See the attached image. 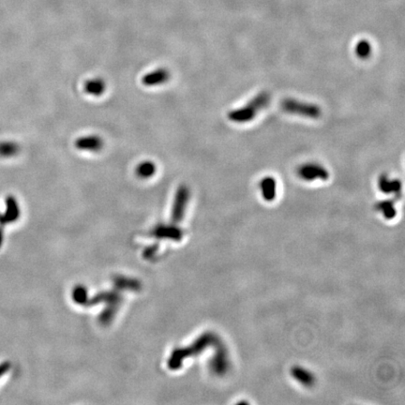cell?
<instances>
[{"label":"cell","mask_w":405,"mask_h":405,"mask_svg":"<svg viewBox=\"0 0 405 405\" xmlns=\"http://www.w3.org/2000/svg\"><path fill=\"white\" fill-rule=\"evenodd\" d=\"M270 94L267 91L260 92L241 108L236 109L228 113L229 119L236 123L249 122L258 114L261 110L267 106L270 102Z\"/></svg>","instance_id":"1"},{"label":"cell","mask_w":405,"mask_h":405,"mask_svg":"<svg viewBox=\"0 0 405 405\" xmlns=\"http://www.w3.org/2000/svg\"><path fill=\"white\" fill-rule=\"evenodd\" d=\"M281 108L288 113L301 115L308 119H318L322 114L321 108L314 103H305L295 99H284L281 102Z\"/></svg>","instance_id":"2"},{"label":"cell","mask_w":405,"mask_h":405,"mask_svg":"<svg viewBox=\"0 0 405 405\" xmlns=\"http://www.w3.org/2000/svg\"><path fill=\"white\" fill-rule=\"evenodd\" d=\"M298 176L306 181H314L315 179L326 180L330 178V173L327 170L316 163H308L304 164L297 171Z\"/></svg>","instance_id":"3"},{"label":"cell","mask_w":405,"mask_h":405,"mask_svg":"<svg viewBox=\"0 0 405 405\" xmlns=\"http://www.w3.org/2000/svg\"><path fill=\"white\" fill-rule=\"evenodd\" d=\"M189 189L187 186L181 185L178 189L175 205H173V218L179 221L183 216L185 207L189 201Z\"/></svg>","instance_id":"4"},{"label":"cell","mask_w":405,"mask_h":405,"mask_svg":"<svg viewBox=\"0 0 405 405\" xmlns=\"http://www.w3.org/2000/svg\"><path fill=\"white\" fill-rule=\"evenodd\" d=\"M75 146L80 150L86 151H99L103 146V141L101 137L96 135H89L78 138L75 142Z\"/></svg>","instance_id":"5"},{"label":"cell","mask_w":405,"mask_h":405,"mask_svg":"<svg viewBox=\"0 0 405 405\" xmlns=\"http://www.w3.org/2000/svg\"><path fill=\"white\" fill-rule=\"evenodd\" d=\"M170 78V73L166 69H158L146 73L143 77L142 83L146 87H154L164 84Z\"/></svg>","instance_id":"6"},{"label":"cell","mask_w":405,"mask_h":405,"mask_svg":"<svg viewBox=\"0 0 405 405\" xmlns=\"http://www.w3.org/2000/svg\"><path fill=\"white\" fill-rule=\"evenodd\" d=\"M379 189H381L384 194H400L401 189V183L399 179H390L385 176L382 175L379 179Z\"/></svg>","instance_id":"7"},{"label":"cell","mask_w":405,"mask_h":405,"mask_svg":"<svg viewBox=\"0 0 405 405\" xmlns=\"http://www.w3.org/2000/svg\"><path fill=\"white\" fill-rule=\"evenodd\" d=\"M291 373H292L293 377L303 385L312 387L315 382V377H314V374L304 368L296 366L291 370Z\"/></svg>","instance_id":"8"},{"label":"cell","mask_w":405,"mask_h":405,"mask_svg":"<svg viewBox=\"0 0 405 405\" xmlns=\"http://www.w3.org/2000/svg\"><path fill=\"white\" fill-rule=\"evenodd\" d=\"M260 189L262 191V196L265 201H272L275 199L277 184L275 179L271 177H266L262 179L260 182Z\"/></svg>","instance_id":"9"},{"label":"cell","mask_w":405,"mask_h":405,"mask_svg":"<svg viewBox=\"0 0 405 405\" xmlns=\"http://www.w3.org/2000/svg\"><path fill=\"white\" fill-rule=\"evenodd\" d=\"M106 85L101 78H94L87 80L85 84V91L91 96H100L105 90Z\"/></svg>","instance_id":"10"},{"label":"cell","mask_w":405,"mask_h":405,"mask_svg":"<svg viewBox=\"0 0 405 405\" xmlns=\"http://www.w3.org/2000/svg\"><path fill=\"white\" fill-rule=\"evenodd\" d=\"M156 170H157V167L154 162L146 161V162H141L138 164L135 172L141 179H148V178H151L152 176H154V173H156Z\"/></svg>","instance_id":"11"},{"label":"cell","mask_w":405,"mask_h":405,"mask_svg":"<svg viewBox=\"0 0 405 405\" xmlns=\"http://www.w3.org/2000/svg\"><path fill=\"white\" fill-rule=\"evenodd\" d=\"M375 207L388 220L393 219L396 216V208H395L394 203L392 201H380V202L377 203V205H376Z\"/></svg>","instance_id":"12"},{"label":"cell","mask_w":405,"mask_h":405,"mask_svg":"<svg viewBox=\"0 0 405 405\" xmlns=\"http://www.w3.org/2000/svg\"><path fill=\"white\" fill-rule=\"evenodd\" d=\"M371 53H372V46L368 41L362 40L357 43L356 46V54L358 57L363 60L367 59L371 55Z\"/></svg>","instance_id":"13"},{"label":"cell","mask_w":405,"mask_h":405,"mask_svg":"<svg viewBox=\"0 0 405 405\" xmlns=\"http://www.w3.org/2000/svg\"><path fill=\"white\" fill-rule=\"evenodd\" d=\"M19 150L18 146L13 143H3L0 144V155L4 157H10L16 154Z\"/></svg>","instance_id":"14"},{"label":"cell","mask_w":405,"mask_h":405,"mask_svg":"<svg viewBox=\"0 0 405 405\" xmlns=\"http://www.w3.org/2000/svg\"><path fill=\"white\" fill-rule=\"evenodd\" d=\"M11 369V365L9 362H4L0 364V378Z\"/></svg>","instance_id":"15"}]
</instances>
